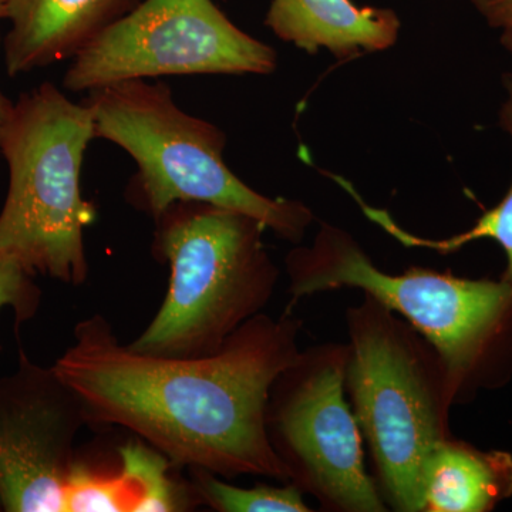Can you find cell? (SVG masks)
I'll return each instance as SVG.
<instances>
[{
    "mask_svg": "<svg viewBox=\"0 0 512 512\" xmlns=\"http://www.w3.org/2000/svg\"><path fill=\"white\" fill-rule=\"evenodd\" d=\"M9 0H0V20L6 19L8 13Z\"/></svg>",
    "mask_w": 512,
    "mask_h": 512,
    "instance_id": "21",
    "label": "cell"
},
{
    "mask_svg": "<svg viewBox=\"0 0 512 512\" xmlns=\"http://www.w3.org/2000/svg\"><path fill=\"white\" fill-rule=\"evenodd\" d=\"M154 222L153 255L170 266V282L156 316L128 346L163 357L212 355L274 296L279 269L262 241L266 227L195 201L175 202Z\"/></svg>",
    "mask_w": 512,
    "mask_h": 512,
    "instance_id": "2",
    "label": "cell"
},
{
    "mask_svg": "<svg viewBox=\"0 0 512 512\" xmlns=\"http://www.w3.org/2000/svg\"><path fill=\"white\" fill-rule=\"evenodd\" d=\"M265 26L309 55L326 49L343 60L392 47L400 19L392 9L360 8L352 0H271Z\"/></svg>",
    "mask_w": 512,
    "mask_h": 512,
    "instance_id": "11",
    "label": "cell"
},
{
    "mask_svg": "<svg viewBox=\"0 0 512 512\" xmlns=\"http://www.w3.org/2000/svg\"><path fill=\"white\" fill-rule=\"evenodd\" d=\"M503 83L508 96L503 107H501L500 124L512 138V73L504 74ZM342 187L359 204L363 214L370 221L382 227L387 234L392 235L393 238L402 242L406 247L427 248L440 252V254H451V252H456L458 249L466 247L470 242L478 241V239H493L501 245V248L507 254L508 266L504 279L512 285V184L503 201L493 210L485 212L483 217L478 218L474 227L446 239H427L410 234V232L404 231L402 227L396 224V221L390 217L389 212L366 204L348 181H345Z\"/></svg>",
    "mask_w": 512,
    "mask_h": 512,
    "instance_id": "13",
    "label": "cell"
},
{
    "mask_svg": "<svg viewBox=\"0 0 512 512\" xmlns=\"http://www.w3.org/2000/svg\"><path fill=\"white\" fill-rule=\"evenodd\" d=\"M291 306L305 296L359 289L402 316L439 353L454 402L483 365L512 309L505 281L457 278L412 266L386 274L345 229L322 222L312 244L285 259Z\"/></svg>",
    "mask_w": 512,
    "mask_h": 512,
    "instance_id": "6",
    "label": "cell"
},
{
    "mask_svg": "<svg viewBox=\"0 0 512 512\" xmlns=\"http://www.w3.org/2000/svg\"><path fill=\"white\" fill-rule=\"evenodd\" d=\"M278 56L212 0H143L73 57L63 87L89 93L128 80L271 74Z\"/></svg>",
    "mask_w": 512,
    "mask_h": 512,
    "instance_id": "8",
    "label": "cell"
},
{
    "mask_svg": "<svg viewBox=\"0 0 512 512\" xmlns=\"http://www.w3.org/2000/svg\"><path fill=\"white\" fill-rule=\"evenodd\" d=\"M190 483L200 505L218 512H311L296 485L235 487L204 470H190Z\"/></svg>",
    "mask_w": 512,
    "mask_h": 512,
    "instance_id": "15",
    "label": "cell"
},
{
    "mask_svg": "<svg viewBox=\"0 0 512 512\" xmlns=\"http://www.w3.org/2000/svg\"><path fill=\"white\" fill-rule=\"evenodd\" d=\"M501 43H503L505 49H507L512 55V30L511 32H503V36H501Z\"/></svg>",
    "mask_w": 512,
    "mask_h": 512,
    "instance_id": "20",
    "label": "cell"
},
{
    "mask_svg": "<svg viewBox=\"0 0 512 512\" xmlns=\"http://www.w3.org/2000/svg\"><path fill=\"white\" fill-rule=\"evenodd\" d=\"M89 424L79 394L20 349L16 369L0 377V508L66 512L74 443Z\"/></svg>",
    "mask_w": 512,
    "mask_h": 512,
    "instance_id": "9",
    "label": "cell"
},
{
    "mask_svg": "<svg viewBox=\"0 0 512 512\" xmlns=\"http://www.w3.org/2000/svg\"><path fill=\"white\" fill-rule=\"evenodd\" d=\"M119 467L133 494V512L190 511L200 505L190 481L173 476V461L146 441L119 448Z\"/></svg>",
    "mask_w": 512,
    "mask_h": 512,
    "instance_id": "14",
    "label": "cell"
},
{
    "mask_svg": "<svg viewBox=\"0 0 512 512\" xmlns=\"http://www.w3.org/2000/svg\"><path fill=\"white\" fill-rule=\"evenodd\" d=\"M134 498L120 467L107 473L77 458L66 488V512H133Z\"/></svg>",
    "mask_w": 512,
    "mask_h": 512,
    "instance_id": "16",
    "label": "cell"
},
{
    "mask_svg": "<svg viewBox=\"0 0 512 512\" xmlns=\"http://www.w3.org/2000/svg\"><path fill=\"white\" fill-rule=\"evenodd\" d=\"M488 25L503 32L512 30V0H471Z\"/></svg>",
    "mask_w": 512,
    "mask_h": 512,
    "instance_id": "18",
    "label": "cell"
},
{
    "mask_svg": "<svg viewBox=\"0 0 512 512\" xmlns=\"http://www.w3.org/2000/svg\"><path fill=\"white\" fill-rule=\"evenodd\" d=\"M96 140L92 107L46 82L13 106L2 151L9 187L0 211V254L32 275L79 286L89 276L84 229L96 208L82 194L87 147Z\"/></svg>",
    "mask_w": 512,
    "mask_h": 512,
    "instance_id": "5",
    "label": "cell"
},
{
    "mask_svg": "<svg viewBox=\"0 0 512 512\" xmlns=\"http://www.w3.org/2000/svg\"><path fill=\"white\" fill-rule=\"evenodd\" d=\"M299 332L289 313H259L212 355L163 357L121 345L96 313L77 323L53 369L79 394L90 424L133 431L175 466L289 483L266 406L276 377L301 353Z\"/></svg>",
    "mask_w": 512,
    "mask_h": 512,
    "instance_id": "1",
    "label": "cell"
},
{
    "mask_svg": "<svg viewBox=\"0 0 512 512\" xmlns=\"http://www.w3.org/2000/svg\"><path fill=\"white\" fill-rule=\"evenodd\" d=\"M83 103L92 107L96 138L136 161L126 198L153 220L175 202H205L254 217L296 245L315 220L303 202L266 197L239 180L222 157L224 131L181 110L167 84L128 80L87 93Z\"/></svg>",
    "mask_w": 512,
    "mask_h": 512,
    "instance_id": "4",
    "label": "cell"
},
{
    "mask_svg": "<svg viewBox=\"0 0 512 512\" xmlns=\"http://www.w3.org/2000/svg\"><path fill=\"white\" fill-rule=\"evenodd\" d=\"M348 345L301 350L271 387L266 431L289 483L332 512L389 510L367 474L362 433L345 400Z\"/></svg>",
    "mask_w": 512,
    "mask_h": 512,
    "instance_id": "7",
    "label": "cell"
},
{
    "mask_svg": "<svg viewBox=\"0 0 512 512\" xmlns=\"http://www.w3.org/2000/svg\"><path fill=\"white\" fill-rule=\"evenodd\" d=\"M33 276L15 259L0 254V311L12 309L16 326L32 319L42 302V291Z\"/></svg>",
    "mask_w": 512,
    "mask_h": 512,
    "instance_id": "17",
    "label": "cell"
},
{
    "mask_svg": "<svg viewBox=\"0 0 512 512\" xmlns=\"http://www.w3.org/2000/svg\"><path fill=\"white\" fill-rule=\"evenodd\" d=\"M346 313L345 386L387 508L423 512L424 467L448 439L454 403L439 353L407 320L363 293Z\"/></svg>",
    "mask_w": 512,
    "mask_h": 512,
    "instance_id": "3",
    "label": "cell"
},
{
    "mask_svg": "<svg viewBox=\"0 0 512 512\" xmlns=\"http://www.w3.org/2000/svg\"><path fill=\"white\" fill-rule=\"evenodd\" d=\"M423 487V512L494 510L512 495V456L448 437L427 460Z\"/></svg>",
    "mask_w": 512,
    "mask_h": 512,
    "instance_id": "12",
    "label": "cell"
},
{
    "mask_svg": "<svg viewBox=\"0 0 512 512\" xmlns=\"http://www.w3.org/2000/svg\"><path fill=\"white\" fill-rule=\"evenodd\" d=\"M143 0H9L3 40L6 72L16 77L72 60Z\"/></svg>",
    "mask_w": 512,
    "mask_h": 512,
    "instance_id": "10",
    "label": "cell"
},
{
    "mask_svg": "<svg viewBox=\"0 0 512 512\" xmlns=\"http://www.w3.org/2000/svg\"><path fill=\"white\" fill-rule=\"evenodd\" d=\"M13 106H15V103L0 92V151H2L3 137H5L6 128H8L10 116H12Z\"/></svg>",
    "mask_w": 512,
    "mask_h": 512,
    "instance_id": "19",
    "label": "cell"
}]
</instances>
